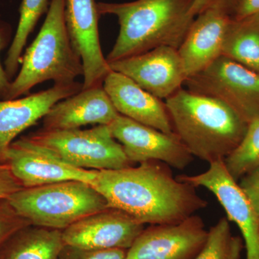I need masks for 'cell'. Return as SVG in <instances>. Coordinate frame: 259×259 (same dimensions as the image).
<instances>
[{"label": "cell", "instance_id": "277c9868", "mask_svg": "<svg viewBox=\"0 0 259 259\" xmlns=\"http://www.w3.org/2000/svg\"><path fill=\"white\" fill-rule=\"evenodd\" d=\"M65 3L66 0H51L47 18L22 58L21 69L11 82L6 100L18 98L44 81L65 84L83 76L82 60L66 27Z\"/></svg>", "mask_w": 259, "mask_h": 259}, {"label": "cell", "instance_id": "5bb4252c", "mask_svg": "<svg viewBox=\"0 0 259 259\" xmlns=\"http://www.w3.org/2000/svg\"><path fill=\"white\" fill-rule=\"evenodd\" d=\"M100 16L95 0H66V27L73 47L83 63L82 90L102 85L111 71L100 45Z\"/></svg>", "mask_w": 259, "mask_h": 259}, {"label": "cell", "instance_id": "9c48e42d", "mask_svg": "<svg viewBox=\"0 0 259 259\" xmlns=\"http://www.w3.org/2000/svg\"><path fill=\"white\" fill-rule=\"evenodd\" d=\"M5 163L23 188H32L65 181L93 183L97 170L71 166L29 136L13 141Z\"/></svg>", "mask_w": 259, "mask_h": 259}, {"label": "cell", "instance_id": "f1b7e54d", "mask_svg": "<svg viewBox=\"0 0 259 259\" xmlns=\"http://www.w3.org/2000/svg\"><path fill=\"white\" fill-rule=\"evenodd\" d=\"M9 32V27L3 22H0V54L8 44L9 40H8ZM11 82L0 61V99L6 100V97L10 91Z\"/></svg>", "mask_w": 259, "mask_h": 259}, {"label": "cell", "instance_id": "7402d4cb", "mask_svg": "<svg viewBox=\"0 0 259 259\" xmlns=\"http://www.w3.org/2000/svg\"><path fill=\"white\" fill-rule=\"evenodd\" d=\"M224 163L236 181L259 168V116L248 123L241 143Z\"/></svg>", "mask_w": 259, "mask_h": 259}, {"label": "cell", "instance_id": "7c38bea8", "mask_svg": "<svg viewBox=\"0 0 259 259\" xmlns=\"http://www.w3.org/2000/svg\"><path fill=\"white\" fill-rule=\"evenodd\" d=\"M109 65L112 71L125 75L161 100L182 89L187 79L178 50L171 47L156 48Z\"/></svg>", "mask_w": 259, "mask_h": 259}, {"label": "cell", "instance_id": "3957f363", "mask_svg": "<svg viewBox=\"0 0 259 259\" xmlns=\"http://www.w3.org/2000/svg\"><path fill=\"white\" fill-rule=\"evenodd\" d=\"M174 133L192 156L225 161L243 139L248 124L222 102L180 89L165 100Z\"/></svg>", "mask_w": 259, "mask_h": 259}, {"label": "cell", "instance_id": "30bf717a", "mask_svg": "<svg viewBox=\"0 0 259 259\" xmlns=\"http://www.w3.org/2000/svg\"><path fill=\"white\" fill-rule=\"evenodd\" d=\"M109 127L131 163L158 161L182 170L193 160L175 133L165 134L121 115Z\"/></svg>", "mask_w": 259, "mask_h": 259}, {"label": "cell", "instance_id": "ac0fdd59", "mask_svg": "<svg viewBox=\"0 0 259 259\" xmlns=\"http://www.w3.org/2000/svg\"><path fill=\"white\" fill-rule=\"evenodd\" d=\"M119 115L100 85L81 90L55 104L44 116L42 129H79L89 124L109 125Z\"/></svg>", "mask_w": 259, "mask_h": 259}, {"label": "cell", "instance_id": "44dd1931", "mask_svg": "<svg viewBox=\"0 0 259 259\" xmlns=\"http://www.w3.org/2000/svg\"><path fill=\"white\" fill-rule=\"evenodd\" d=\"M51 0H23L20 19L14 38L5 60V71L9 79L14 76L22 61V53L39 19L48 12Z\"/></svg>", "mask_w": 259, "mask_h": 259}, {"label": "cell", "instance_id": "ffe728a7", "mask_svg": "<svg viewBox=\"0 0 259 259\" xmlns=\"http://www.w3.org/2000/svg\"><path fill=\"white\" fill-rule=\"evenodd\" d=\"M222 56L259 74V15L232 18L225 35Z\"/></svg>", "mask_w": 259, "mask_h": 259}, {"label": "cell", "instance_id": "d6986e66", "mask_svg": "<svg viewBox=\"0 0 259 259\" xmlns=\"http://www.w3.org/2000/svg\"><path fill=\"white\" fill-rule=\"evenodd\" d=\"M64 245L62 231L30 225L10 237L0 259H59Z\"/></svg>", "mask_w": 259, "mask_h": 259}, {"label": "cell", "instance_id": "4fadbf2b", "mask_svg": "<svg viewBox=\"0 0 259 259\" xmlns=\"http://www.w3.org/2000/svg\"><path fill=\"white\" fill-rule=\"evenodd\" d=\"M145 224L112 207L90 214L62 231L65 244L92 250H127Z\"/></svg>", "mask_w": 259, "mask_h": 259}, {"label": "cell", "instance_id": "f546056e", "mask_svg": "<svg viewBox=\"0 0 259 259\" xmlns=\"http://www.w3.org/2000/svg\"><path fill=\"white\" fill-rule=\"evenodd\" d=\"M259 15V0H238L233 18L242 19Z\"/></svg>", "mask_w": 259, "mask_h": 259}, {"label": "cell", "instance_id": "603a6c76", "mask_svg": "<svg viewBox=\"0 0 259 259\" xmlns=\"http://www.w3.org/2000/svg\"><path fill=\"white\" fill-rule=\"evenodd\" d=\"M243 239L232 233L228 218H223L208 231L202 250L194 259H240Z\"/></svg>", "mask_w": 259, "mask_h": 259}, {"label": "cell", "instance_id": "e0dca14e", "mask_svg": "<svg viewBox=\"0 0 259 259\" xmlns=\"http://www.w3.org/2000/svg\"><path fill=\"white\" fill-rule=\"evenodd\" d=\"M102 86L120 115L165 134H173L165 102L146 91L132 79L111 70Z\"/></svg>", "mask_w": 259, "mask_h": 259}, {"label": "cell", "instance_id": "9a60e30c", "mask_svg": "<svg viewBox=\"0 0 259 259\" xmlns=\"http://www.w3.org/2000/svg\"><path fill=\"white\" fill-rule=\"evenodd\" d=\"M83 83L71 82L54 86L23 98L0 100V163H5L6 153L15 138L44 118L61 100L79 93Z\"/></svg>", "mask_w": 259, "mask_h": 259}, {"label": "cell", "instance_id": "6da1fadb", "mask_svg": "<svg viewBox=\"0 0 259 259\" xmlns=\"http://www.w3.org/2000/svg\"><path fill=\"white\" fill-rule=\"evenodd\" d=\"M91 185L105 197L108 207L123 211L145 225L180 223L208 204L196 187L175 178L168 165L161 161L97 170Z\"/></svg>", "mask_w": 259, "mask_h": 259}, {"label": "cell", "instance_id": "83f0119b", "mask_svg": "<svg viewBox=\"0 0 259 259\" xmlns=\"http://www.w3.org/2000/svg\"><path fill=\"white\" fill-rule=\"evenodd\" d=\"M238 0H194L192 13L194 17L210 9H221L231 13L232 15Z\"/></svg>", "mask_w": 259, "mask_h": 259}, {"label": "cell", "instance_id": "52a82bcc", "mask_svg": "<svg viewBox=\"0 0 259 259\" xmlns=\"http://www.w3.org/2000/svg\"><path fill=\"white\" fill-rule=\"evenodd\" d=\"M185 86L222 102L248 124L259 116V74L226 56L187 77Z\"/></svg>", "mask_w": 259, "mask_h": 259}, {"label": "cell", "instance_id": "5b68a950", "mask_svg": "<svg viewBox=\"0 0 259 259\" xmlns=\"http://www.w3.org/2000/svg\"><path fill=\"white\" fill-rule=\"evenodd\" d=\"M8 200L32 226L60 231L108 208L106 199L93 185L79 181L23 188Z\"/></svg>", "mask_w": 259, "mask_h": 259}, {"label": "cell", "instance_id": "7a4b0ae2", "mask_svg": "<svg viewBox=\"0 0 259 259\" xmlns=\"http://www.w3.org/2000/svg\"><path fill=\"white\" fill-rule=\"evenodd\" d=\"M194 0H136L97 3L99 14L115 15L120 30L108 64L161 47L178 50L195 17Z\"/></svg>", "mask_w": 259, "mask_h": 259}, {"label": "cell", "instance_id": "cb8c5ba5", "mask_svg": "<svg viewBox=\"0 0 259 259\" xmlns=\"http://www.w3.org/2000/svg\"><path fill=\"white\" fill-rule=\"evenodd\" d=\"M30 223L20 216L8 199L0 200V249L7 241L22 228L30 226Z\"/></svg>", "mask_w": 259, "mask_h": 259}, {"label": "cell", "instance_id": "484cf974", "mask_svg": "<svg viewBox=\"0 0 259 259\" xmlns=\"http://www.w3.org/2000/svg\"><path fill=\"white\" fill-rule=\"evenodd\" d=\"M241 179L240 187L259 215V168Z\"/></svg>", "mask_w": 259, "mask_h": 259}, {"label": "cell", "instance_id": "8992f818", "mask_svg": "<svg viewBox=\"0 0 259 259\" xmlns=\"http://www.w3.org/2000/svg\"><path fill=\"white\" fill-rule=\"evenodd\" d=\"M29 137L76 168L116 170L131 166L109 125L88 130L42 129Z\"/></svg>", "mask_w": 259, "mask_h": 259}, {"label": "cell", "instance_id": "ba28073f", "mask_svg": "<svg viewBox=\"0 0 259 259\" xmlns=\"http://www.w3.org/2000/svg\"><path fill=\"white\" fill-rule=\"evenodd\" d=\"M177 180L194 187H203L214 194L229 221L238 226L246 249V259H259V215L227 170L224 161L209 163L207 171L194 176L180 175Z\"/></svg>", "mask_w": 259, "mask_h": 259}, {"label": "cell", "instance_id": "2e32d148", "mask_svg": "<svg viewBox=\"0 0 259 259\" xmlns=\"http://www.w3.org/2000/svg\"><path fill=\"white\" fill-rule=\"evenodd\" d=\"M232 18L231 13L221 9L206 10L195 17L178 49L187 78L222 56L225 35Z\"/></svg>", "mask_w": 259, "mask_h": 259}, {"label": "cell", "instance_id": "d4e9b609", "mask_svg": "<svg viewBox=\"0 0 259 259\" xmlns=\"http://www.w3.org/2000/svg\"><path fill=\"white\" fill-rule=\"evenodd\" d=\"M124 249L92 250L64 245L59 259H125Z\"/></svg>", "mask_w": 259, "mask_h": 259}, {"label": "cell", "instance_id": "8fae6325", "mask_svg": "<svg viewBox=\"0 0 259 259\" xmlns=\"http://www.w3.org/2000/svg\"><path fill=\"white\" fill-rule=\"evenodd\" d=\"M207 234L202 218L194 214L180 223L151 225L127 250L125 259H194Z\"/></svg>", "mask_w": 259, "mask_h": 259}, {"label": "cell", "instance_id": "4316f807", "mask_svg": "<svg viewBox=\"0 0 259 259\" xmlns=\"http://www.w3.org/2000/svg\"><path fill=\"white\" fill-rule=\"evenodd\" d=\"M23 188L9 166L7 163H0V200L8 199L12 194Z\"/></svg>", "mask_w": 259, "mask_h": 259}]
</instances>
